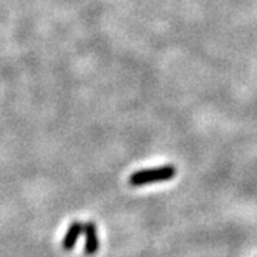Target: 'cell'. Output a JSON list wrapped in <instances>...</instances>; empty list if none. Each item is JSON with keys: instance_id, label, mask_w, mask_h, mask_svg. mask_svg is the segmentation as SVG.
<instances>
[{"instance_id": "obj_3", "label": "cell", "mask_w": 257, "mask_h": 257, "mask_svg": "<svg viewBox=\"0 0 257 257\" xmlns=\"http://www.w3.org/2000/svg\"><path fill=\"white\" fill-rule=\"evenodd\" d=\"M83 229H84V224H83V221L79 220H74L73 223L69 226V229L66 230L63 241H62V246H63V248L66 251L73 250L74 246H76V243H77V240H79V237L83 234Z\"/></svg>"}, {"instance_id": "obj_1", "label": "cell", "mask_w": 257, "mask_h": 257, "mask_svg": "<svg viewBox=\"0 0 257 257\" xmlns=\"http://www.w3.org/2000/svg\"><path fill=\"white\" fill-rule=\"evenodd\" d=\"M176 173L177 170L173 165L160 166L155 169H143L130 175L128 184L133 187H139V186H146V184L159 183V182H167V180H172Z\"/></svg>"}, {"instance_id": "obj_2", "label": "cell", "mask_w": 257, "mask_h": 257, "mask_svg": "<svg viewBox=\"0 0 257 257\" xmlns=\"http://www.w3.org/2000/svg\"><path fill=\"white\" fill-rule=\"evenodd\" d=\"M83 234L86 237V244H84V253L92 256L96 254L99 250V237H97V229L94 221H86L84 223V229H83Z\"/></svg>"}]
</instances>
